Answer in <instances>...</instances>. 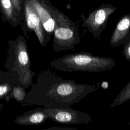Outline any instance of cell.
<instances>
[{
  "mask_svg": "<svg viewBox=\"0 0 130 130\" xmlns=\"http://www.w3.org/2000/svg\"><path fill=\"white\" fill-rule=\"evenodd\" d=\"M12 72L0 73V99L9 101L13 97V89L16 86L14 76L11 77Z\"/></svg>",
  "mask_w": 130,
  "mask_h": 130,
  "instance_id": "cell-11",
  "label": "cell"
},
{
  "mask_svg": "<svg viewBox=\"0 0 130 130\" xmlns=\"http://www.w3.org/2000/svg\"><path fill=\"white\" fill-rule=\"evenodd\" d=\"M3 106H4V104H1V103H0V112H1V111L2 109L3 108Z\"/></svg>",
  "mask_w": 130,
  "mask_h": 130,
  "instance_id": "cell-18",
  "label": "cell"
},
{
  "mask_svg": "<svg viewBox=\"0 0 130 130\" xmlns=\"http://www.w3.org/2000/svg\"><path fill=\"white\" fill-rule=\"evenodd\" d=\"M31 3L40 19L44 29L49 35L51 36L55 26L53 15L54 7L50 4H41L37 0H33Z\"/></svg>",
  "mask_w": 130,
  "mask_h": 130,
  "instance_id": "cell-9",
  "label": "cell"
},
{
  "mask_svg": "<svg viewBox=\"0 0 130 130\" xmlns=\"http://www.w3.org/2000/svg\"><path fill=\"white\" fill-rule=\"evenodd\" d=\"M117 8L110 4H102L90 12L87 17L81 15L82 26L95 38H99L107 26L110 16Z\"/></svg>",
  "mask_w": 130,
  "mask_h": 130,
  "instance_id": "cell-5",
  "label": "cell"
},
{
  "mask_svg": "<svg viewBox=\"0 0 130 130\" xmlns=\"http://www.w3.org/2000/svg\"><path fill=\"white\" fill-rule=\"evenodd\" d=\"M48 119L62 124H88L91 120V116L71 108H44Z\"/></svg>",
  "mask_w": 130,
  "mask_h": 130,
  "instance_id": "cell-6",
  "label": "cell"
},
{
  "mask_svg": "<svg viewBox=\"0 0 130 130\" xmlns=\"http://www.w3.org/2000/svg\"><path fill=\"white\" fill-rule=\"evenodd\" d=\"M0 7L7 21L13 26L17 25L19 21L17 19L16 11L13 7L11 1L0 0Z\"/></svg>",
  "mask_w": 130,
  "mask_h": 130,
  "instance_id": "cell-12",
  "label": "cell"
},
{
  "mask_svg": "<svg viewBox=\"0 0 130 130\" xmlns=\"http://www.w3.org/2000/svg\"><path fill=\"white\" fill-rule=\"evenodd\" d=\"M40 85V102L44 108H64L73 105L98 89L95 84H78L64 80L54 73L46 72Z\"/></svg>",
  "mask_w": 130,
  "mask_h": 130,
  "instance_id": "cell-1",
  "label": "cell"
},
{
  "mask_svg": "<svg viewBox=\"0 0 130 130\" xmlns=\"http://www.w3.org/2000/svg\"><path fill=\"white\" fill-rule=\"evenodd\" d=\"M130 40V13L123 15L118 22L110 40L111 47L124 45Z\"/></svg>",
  "mask_w": 130,
  "mask_h": 130,
  "instance_id": "cell-8",
  "label": "cell"
},
{
  "mask_svg": "<svg viewBox=\"0 0 130 130\" xmlns=\"http://www.w3.org/2000/svg\"><path fill=\"white\" fill-rule=\"evenodd\" d=\"M123 46V54L125 59L130 62V40Z\"/></svg>",
  "mask_w": 130,
  "mask_h": 130,
  "instance_id": "cell-15",
  "label": "cell"
},
{
  "mask_svg": "<svg viewBox=\"0 0 130 130\" xmlns=\"http://www.w3.org/2000/svg\"><path fill=\"white\" fill-rule=\"evenodd\" d=\"M48 119L44 108H38L17 116L14 120L15 123L21 125H31L44 123Z\"/></svg>",
  "mask_w": 130,
  "mask_h": 130,
  "instance_id": "cell-10",
  "label": "cell"
},
{
  "mask_svg": "<svg viewBox=\"0 0 130 130\" xmlns=\"http://www.w3.org/2000/svg\"><path fill=\"white\" fill-rule=\"evenodd\" d=\"M13 97L18 102H21L23 101L25 97V92L24 87L16 85L13 89Z\"/></svg>",
  "mask_w": 130,
  "mask_h": 130,
  "instance_id": "cell-14",
  "label": "cell"
},
{
  "mask_svg": "<svg viewBox=\"0 0 130 130\" xmlns=\"http://www.w3.org/2000/svg\"><path fill=\"white\" fill-rule=\"evenodd\" d=\"M25 17L28 28L34 31L40 44L43 46H46L51 36L44 29L37 13L30 3H27L25 5Z\"/></svg>",
  "mask_w": 130,
  "mask_h": 130,
  "instance_id": "cell-7",
  "label": "cell"
},
{
  "mask_svg": "<svg viewBox=\"0 0 130 130\" xmlns=\"http://www.w3.org/2000/svg\"><path fill=\"white\" fill-rule=\"evenodd\" d=\"M69 1H71V0H69Z\"/></svg>",
  "mask_w": 130,
  "mask_h": 130,
  "instance_id": "cell-20",
  "label": "cell"
},
{
  "mask_svg": "<svg viewBox=\"0 0 130 130\" xmlns=\"http://www.w3.org/2000/svg\"><path fill=\"white\" fill-rule=\"evenodd\" d=\"M55 26L53 31V49L55 52L73 50L80 43V36L75 22L56 8H53Z\"/></svg>",
  "mask_w": 130,
  "mask_h": 130,
  "instance_id": "cell-4",
  "label": "cell"
},
{
  "mask_svg": "<svg viewBox=\"0 0 130 130\" xmlns=\"http://www.w3.org/2000/svg\"><path fill=\"white\" fill-rule=\"evenodd\" d=\"M128 124H129V125H130V121H129V123H128Z\"/></svg>",
  "mask_w": 130,
  "mask_h": 130,
  "instance_id": "cell-19",
  "label": "cell"
},
{
  "mask_svg": "<svg viewBox=\"0 0 130 130\" xmlns=\"http://www.w3.org/2000/svg\"><path fill=\"white\" fill-rule=\"evenodd\" d=\"M13 2V7L17 12H20L21 11V0H11Z\"/></svg>",
  "mask_w": 130,
  "mask_h": 130,
  "instance_id": "cell-16",
  "label": "cell"
},
{
  "mask_svg": "<svg viewBox=\"0 0 130 130\" xmlns=\"http://www.w3.org/2000/svg\"><path fill=\"white\" fill-rule=\"evenodd\" d=\"M49 129H62V130H64V129H66V130H75L76 129V128H72V127H53V128H50Z\"/></svg>",
  "mask_w": 130,
  "mask_h": 130,
  "instance_id": "cell-17",
  "label": "cell"
},
{
  "mask_svg": "<svg viewBox=\"0 0 130 130\" xmlns=\"http://www.w3.org/2000/svg\"><path fill=\"white\" fill-rule=\"evenodd\" d=\"M116 61L110 57L94 56L88 52L64 55L52 60L51 67L62 72H87L98 73L112 69Z\"/></svg>",
  "mask_w": 130,
  "mask_h": 130,
  "instance_id": "cell-2",
  "label": "cell"
},
{
  "mask_svg": "<svg viewBox=\"0 0 130 130\" xmlns=\"http://www.w3.org/2000/svg\"><path fill=\"white\" fill-rule=\"evenodd\" d=\"M130 100V81L120 91L110 105V108L120 105Z\"/></svg>",
  "mask_w": 130,
  "mask_h": 130,
  "instance_id": "cell-13",
  "label": "cell"
},
{
  "mask_svg": "<svg viewBox=\"0 0 130 130\" xmlns=\"http://www.w3.org/2000/svg\"><path fill=\"white\" fill-rule=\"evenodd\" d=\"M30 66L25 38L19 35L14 40H10L5 67L9 71L17 74L19 82L24 88L29 87L32 82L35 72L30 70Z\"/></svg>",
  "mask_w": 130,
  "mask_h": 130,
  "instance_id": "cell-3",
  "label": "cell"
}]
</instances>
